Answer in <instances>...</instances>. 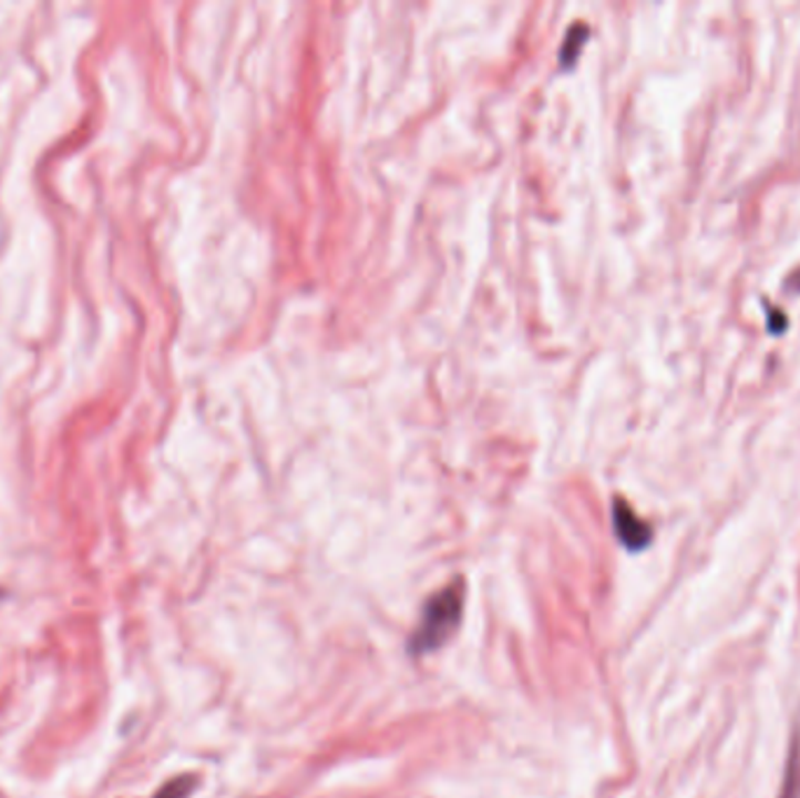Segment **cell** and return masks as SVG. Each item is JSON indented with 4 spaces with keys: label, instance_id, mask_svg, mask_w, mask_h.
<instances>
[{
    "label": "cell",
    "instance_id": "cell-1",
    "mask_svg": "<svg viewBox=\"0 0 800 798\" xmlns=\"http://www.w3.org/2000/svg\"><path fill=\"white\" fill-rule=\"evenodd\" d=\"M463 581H454L448 587L435 593L424 608H421V618L410 637V654L427 656L445 646V642L457 633L463 614Z\"/></svg>",
    "mask_w": 800,
    "mask_h": 798
},
{
    "label": "cell",
    "instance_id": "cell-6",
    "mask_svg": "<svg viewBox=\"0 0 800 798\" xmlns=\"http://www.w3.org/2000/svg\"><path fill=\"white\" fill-rule=\"evenodd\" d=\"M766 307H768V314H770V324H768L770 332H782L787 328V314L782 309L770 307L768 303H766Z\"/></svg>",
    "mask_w": 800,
    "mask_h": 798
},
{
    "label": "cell",
    "instance_id": "cell-2",
    "mask_svg": "<svg viewBox=\"0 0 800 798\" xmlns=\"http://www.w3.org/2000/svg\"><path fill=\"white\" fill-rule=\"evenodd\" d=\"M614 528H616L620 543L632 553H639V551L648 549V543L653 539L650 524L632 511L629 503L623 499L614 501Z\"/></svg>",
    "mask_w": 800,
    "mask_h": 798
},
{
    "label": "cell",
    "instance_id": "cell-5",
    "mask_svg": "<svg viewBox=\"0 0 800 798\" xmlns=\"http://www.w3.org/2000/svg\"><path fill=\"white\" fill-rule=\"evenodd\" d=\"M585 35H587V29H585L581 35H574V29H572V35L566 38V45H564V50H562V61H564V64H566L568 59L576 57V50H578V45H583Z\"/></svg>",
    "mask_w": 800,
    "mask_h": 798
},
{
    "label": "cell",
    "instance_id": "cell-3",
    "mask_svg": "<svg viewBox=\"0 0 800 798\" xmlns=\"http://www.w3.org/2000/svg\"><path fill=\"white\" fill-rule=\"evenodd\" d=\"M779 798H800V724H796V730L789 743L787 770H784L782 789H779Z\"/></svg>",
    "mask_w": 800,
    "mask_h": 798
},
{
    "label": "cell",
    "instance_id": "cell-4",
    "mask_svg": "<svg viewBox=\"0 0 800 798\" xmlns=\"http://www.w3.org/2000/svg\"><path fill=\"white\" fill-rule=\"evenodd\" d=\"M197 789V777L195 775H178L174 780H168L166 785H162L153 798H189Z\"/></svg>",
    "mask_w": 800,
    "mask_h": 798
}]
</instances>
